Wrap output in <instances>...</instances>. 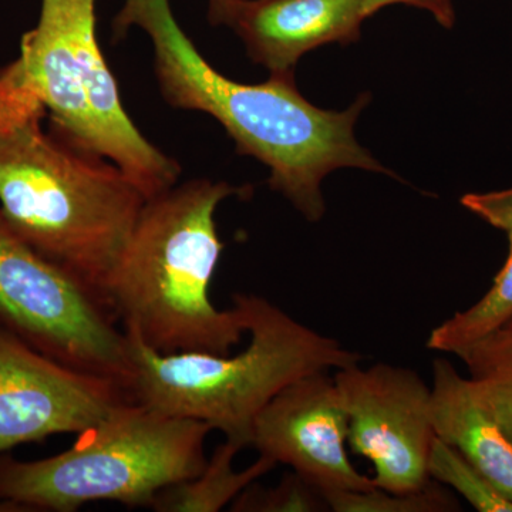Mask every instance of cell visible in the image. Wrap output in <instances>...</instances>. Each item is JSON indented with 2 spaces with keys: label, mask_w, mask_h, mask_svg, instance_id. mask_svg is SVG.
Instances as JSON below:
<instances>
[{
  "label": "cell",
  "mask_w": 512,
  "mask_h": 512,
  "mask_svg": "<svg viewBox=\"0 0 512 512\" xmlns=\"http://www.w3.org/2000/svg\"><path fill=\"white\" fill-rule=\"evenodd\" d=\"M117 36L143 29L154 46L158 87L171 107L201 111L218 121L237 151L264 163L269 185L306 220L325 214L323 178L343 167L390 174L355 137L369 96L346 111L319 109L296 87L295 73L271 74L264 83H239L215 70L185 35L170 0H124L114 19Z\"/></svg>",
  "instance_id": "1"
},
{
  "label": "cell",
  "mask_w": 512,
  "mask_h": 512,
  "mask_svg": "<svg viewBox=\"0 0 512 512\" xmlns=\"http://www.w3.org/2000/svg\"><path fill=\"white\" fill-rule=\"evenodd\" d=\"M45 116L0 70V211L37 252L103 301L147 197L119 165L46 131Z\"/></svg>",
  "instance_id": "2"
},
{
  "label": "cell",
  "mask_w": 512,
  "mask_h": 512,
  "mask_svg": "<svg viewBox=\"0 0 512 512\" xmlns=\"http://www.w3.org/2000/svg\"><path fill=\"white\" fill-rule=\"evenodd\" d=\"M251 191L198 178L146 201L101 292L123 330L163 355H231L247 330L235 306L221 311L210 298L224 249L215 214Z\"/></svg>",
  "instance_id": "3"
},
{
  "label": "cell",
  "mask_w": 512,
  "mask_h": 512,
  "mask_svg": "<svg viewBox=\"0 0 512 512\" xmlns=\"http://www.w3.org/2000/svg\"><path fill=\"white\" fill-rule=\"evenodd\" d=\"M249 345L238 355H163L126 332L133 402L180 419L197 420L242 448L251 446L255 421L276 394L318 372L362 362L338 340L316 332L255 293H235Z\"/></svg>",
  "instance_id": "4"
},
{
  "label": "cell",
  "mask_w": 512,
  "mask_h": 512,
  "mask_svg": "<svg viewBox=\"0 0 512 512\" xmlns=\"http://www.w3.org/2000/svg\"><path fill=\"white\" fill-rule=\"evenodd\" d=\"M211 431L126 400L63 453L0 454V511L72 512L94 501L151 510L165 488L201 473Z\"/></svg>",
  "instance_id": "5"
},
{
  "label": "cell",
  "mask_w": 512,
  "mask_h": 512,
  "mask_svg": "<svg viewBox=\"0 0 512 512\" xmlns=\"http://www.w3.org/2000/svg\"><path fill=\"white\" fill-rule=\"evenodd\" d=\"M97 0H42L36 28L6 70L49 114L57 136L119 165L147 200L178 184L181 165L131 121L96 35Z\"/></svg>",
  "instance_id": "6"
},
{
  "label": "cell",
  "mask_w": 512,
  "mask_h": 512,
  "mask_svg": "<svg viewBox=\"0 0 512 512\" xmlns=\"http://www.w3.org/2000/svg\"><path fill=\"white\" fill-rule=\"evenodd\" d=\"M0 325L33 348L126 389L124 330L99 296L20 237L0 211Z\"/></svg>",
  "instance_id": "7"
},
{
  "label": "cell",
  "mask_w": 512,
  "mask_h": 512,
  "mask_svg": "<svg viewBox=\"0 0 512 512\" xmlns=\"http://www.w3.org/2000/svg\"><path fill=\"white\" fill-rule=\"evenodd\" d=\"M359 365L333 375L349 416L348 446L375 468L376 487L419 491L431 481L427 464L436 439L430 386L407 367Z\"/></svg>",
  "instance_id": "8"
},
{
  "label": "cell",
  "mask_w": 512,
  "mask_h": 512,
  "mask_svg": "<svg viewBox=\"0 0 512 512\" xmlns=\"http://www.w3.org/2000/svg\"><path fill=\"white\" fill-rule=\"evenodd\" d=\"M126 400L117 380L64 365L0 325V454L83 433Z\"/></svg>",
  "instance_id": "9"
},
{
  "label": "cell",
  "mask_w": 512,
  "mask_h": 512,
  "mask_svg": "<svg viewBox=\"0 0 512 512\" xmlns=\"http://www.w3.org/2000/svg\"><path fill=\"white\" fill-rule=\"evenodd\" d=\"M349 416L335 377L328 372L302 377L262 410L251 446L259 456L285 464L320 494L375 487L348 454Z\"/></svg>",
  "instance_id": "10"
},
{
  "label": "cell",
  "mask_w": 512,
  "mask_h": 512,
  "mask_svg": "<svg viewBox=\"0 0 512 512\" xmlns=\"http://www.w3.org/2000/svg\"><path fill=\"white\" fill-rule=\"evenodd\" d=\"M365 20V0H238L228 26L252 62L282 74L320 46L357 42Z\"/></svg>",
  "instance_id": "11"
},
{
  "label": "cell",
  "mask_w": 512,
  "mask_h": 512,
  "mask_svg": "<svg viewBox=\"0 0 512 512\" xmlns=\"http://www.w3.org/2000/svg\"><path fill=\"white\" fill-rule=\"evenodd\" d=\"M431 419L436 437L456 448L512 501V441L470 377L447 359L433 362Z\"/></svg>",
  "instance_id": "12"
},
{
  "label": "cell",
  "mask_w": 512,
  "mask_h": 512,
  "mask_svg": "<svg viewBox=\"0 0 512 512\" xmlns=\"http://www.w3.org/2000/svg\"><path fill=\"white\" fill-rule=\"evenodd\" d=\"M244 450L225 439L208 457L198 476L165 488L157 495L151 510L157 512H218L234 503L245 488L266 476L278 464L259 456L252 466L237 471L234 458Z\"/></svg>",
  "instance_id": "13"
},
{
  "label": "cell",
  "mask_w": 512,
  "mask_h": 512,
  "mask_svg": "<svg viewBox=\"0 0 512 512\" xmlns=\"http://www.w3.org/2000/svg\"><path fill=\"white\" fill-rule=\"evenodd\" d=\"M508 235V256L493 286L467 311L454 313L431 330L427 348L457 355L468 346L493 335L512 322V232Z\"/></svg>",
  "instance_id": "14"
},
{
  "label": "cell",
  "mask_w": 512,
  "mask_h": 512,
  "mask_svg": "<svg viewBox=\"0 0 512 512\" xmlns=\"http://www.w3.org/2000/svg\"><path fill=\"white\" fill-rule=\"evenodd\" d=\"M456 356L512 441V328L505 326Z\"/></svg>",
  "instance_id": "15"
},
{
  "label": "cell",
  "mask_w": 512,
  "mask_h": 512,
  "mask_svg": "<svg viewBox=\"0 0 512 512\" xmlns=\"http://www.w3.org/2000/svg\"><path fill=\"white\" fill-rule=\"evenodd\" d=\"M329 510L335 512H450L460 504L444 485L431 480L413 493H392L379 487L365 491H330L322 494Z\"/></svg>",
  "instance_id": "16"
},
{
  "label": "cell",
  "mask_w": 512,
  "mask_h": 512,
  "mask_svg": "<svg viewBox=\"0 0 512 512\" xmlns=\"http://www.w3.org/2000/svg\"><path fill=\"white\" fill-rule=\"evenodd\" d=\"M427 471L431 480L453 488L481 512H512V501L505 498L456 448L436 437L431 446Z\"/></svg>",
  "instance_id": "17"
},
{
  "label": "cell",
  "mask_w": 512,
  "mask_h": 512,
  "mask_svg": "<svg viewBox=\"0 0 512 512\" xmlns=\"http://www.w3.org/2000/svg\"><path fill=\"white\" fill-rule=\"evenodd\" d=\"M235 512H318L329 510L323 495L295 471L282 477L275 487L258 481L245 488L229 505Z\"/></svg>",
  "instance_id": "18"
},
{
  "label": "cell",
  "mask_w": 512,
  "mask_h": 512,
  "mask_svg": "<svg viewBox=\"0 0 512 512\" xmlns=\"http://www.w3.org/2000/svg\"><path fill=\"white\" fill-rule=\"evenodd\" d=\"M461 205L491 227L512 232V188L491 192H470L461 197Z\"/></svg>",
  "instance_id": "19"
},
{
  "label": "cell",
  "mask_w": 512,
  "mask_h": 512,
  "mask_svg": "<svg viewBox=\"0 0 512 512\" xmlns=\"http://www.w3.org/2000/svg\"><path fill=\"white\" fill-rule=\"evenodd\" d=\"M392 5H407L427 10L446 29L453 28L456 23L453 0H365V18H370L379 10Z\"/></svg>",
  "instance_id": "20"
},
{
  "label": "cell",
  "mask_w": 512,
  "mask_h": 512,
  "mask_svg": "<svg viewBox=\"0 0 512 512\" xmlns=\"http://www.w3.org/2000/svg\"><path fill=\"white\" fill-rule=\"evenodd\" d=\"M238 0H208V19L212 26H228Z\"/></svg>",
  "instance_id": "21"
},
{
  "label": "cell",
  "mask_w": 512,
  "mask_h": 512,
  "mask_svg": "<svg viewBox=\"0 0 512 512\" xmlns=\"http://www.w3.org/2000/svg\"><path fill=\"white\" fill-rule=\"evenodd\" d=\"M508 326H510V328H512V322H511V323H510V325H508Z\"/></svg>",
  "instance_id": "22"
}]
</instances>
